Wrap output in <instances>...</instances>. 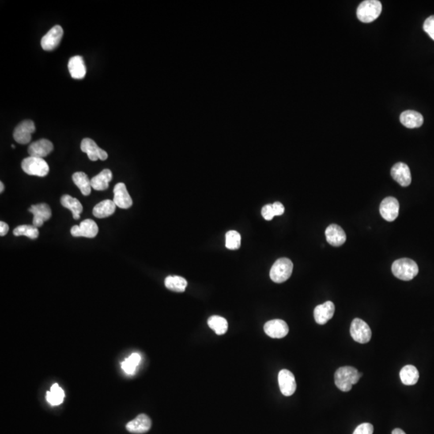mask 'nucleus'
<instances>
[{"label":"nucleus","mask_w":434,"mask_h":434,"mask_svg":"<svg viewBox=\"0 0 434 434\" xmlns=\"http://www.w3.org/2000/svg\"><path fill=\"white\" fill-rule=\"evenodd\" d=\"M165 285L170 291L182 293L186 290L187 282L186 279L179 276H168L165 279Z\"/></svg>","instance_id":"29"},{"label":"nucleus","mask_w":434,"mask_h":434,"mask_svg":"<svg viewBox=\"0 0 434 434\" xmlns=\"http://www.w3.org/2000/svg\"><path fill=\"white\" fill-rule=\"evenodd\" d=\"M73 181L77 187L80 189L82 195L87 197L90 195L92 187H91V179H88V175L84 172L79 171L73 175Z\"/></svg>","instance_id":"27"},{"label":"nucleus","mask_w":434,"mask_h":434,"mask_svg":"<svg viewBox=\"0 0 434 434\" xmlns=\"http://www.w3.org/2000/svg\"><path fill=\"white\" fill-rule=\"evenodd\" d=\"M4 191V185L3 182H0V192L3 193Z\"/></svg>","instance_id":"40"},{"label":"nucleus","mask_w":434,"mask_h":434,"mask_svg":"<svg viewBox=\"0 0 434 434\" xmlns=\"http://www.w3.org/2000/svg\"><path fill=\"white\" fill-rule=\"evenodd\" d=\"M363 375L355 367L345 366L340 367L334 373V383L340 390L344 393L349 392Z\"/></svg>","instance_id":"1"},{"label":"nucleus","mask_w":434,"mask_h":434,"mask_svg":"<svg viewBox=\"0 0 434 434\" xmlns=\"http://www.w3.org/2000/svg\"><path fill=\"white\" fill-rule=\"evenodd\" d=\"M65 398L63 389L59 387L58 383H54L50 389V392L46 393V400L52 406H57L62 404Z\"/></svg>","instance_id":"28"},{"label":"nucleus","mask_w":434,"mask_h":434,"mask_svg":"<svg viewBox=\"0 0 434 434\" xmlns=\"http://www.w3.org/2000/svg\"><path fill=\"white\" fill-rule=\"evenodd\" d=\"M69 73L73 79L81 80L84 78L86 74V67L82 57L80 56H75L72 57L69 61Z\"/></svg>","instance_id":"22"},{"label":"nucleus","mask_w":434,"mask_h":434,"mask_svg":"<svg viewBox=\"0 0 434 434\" xmlns=\"http://www.w3.org/2000/svg\"><path fill=\"white\" fill-rule=\"evenodd\" d=\"M424 32H426L429 37L434 40V16L427 18L423 25Z\"/></svg>","instance_id":"34"},{"label":"nucleus","mask_w":434,"mask_h":434,"mask_svg":"<svg viewBox=\"0 0 434 434\" xmlns=\"http://www.w3.org/2000/svg\"><path fill=\"white\" fill-rule=\"evenodd\" d=\"M382 12L381 3L378 0H365L359 5L356 15L363 23L375 21Z\"/></svg>","instance_id":"3"},{"label":"nucleus","mask_w":434,"mask_h":434,"mask_svg":"<svg viewBox=\"0 0 434 434\" xmlns=\"http://www.w3.org/2000/svg\"><path fill=\"white\" fill-rule=\"evenodd\" d=\"M399 210V202L394 197L383 199L379 206V212L382 217L389 222H393L398 217Z\"/></svg>","instance_id":"9"},{"label":"nucleus","mask_w":434,"mask_h":434,"mask_svg":"<svg viewBox=\"0 0 434 434\" xmlns=\"http://www.w3.org/2000/svg\"><path fill=\"white\" fill-rule=\"evenodd\" d=\"M278 383L281 393L285 397H291L296 391L297 384L295 375L289 370L283 369L278 374Z\"/></svg>","instance_id":"12"},{"label":"nucleus","mask_w":434,"mask_h":434,"mask_svg":"<svg viewBox=\"0 0 434 434\" xmlns=\"http://www.w3.org/2000/svg\"><path fill=\"white\" fill-rule=\"evenodd\" d=\"M401 382L405 385H414L419 379V371L417 367L413 365H406L403 367L400 372Z\"/></svg>","instance_id":"26"},{"label":"nucleus","mask_w":434,"mask_h":434,"mask_svg":"<svg viewBox=\"0 0 434 434\" xmlns=\"http://www.w3.org/2000/svg\"><path fill=\"white\" fill-rule=\"evenodd\" d=\"M294 265L291 260L285 258H280L273 264L269 276L274 282H285L291 277Z\"/></svg>","instance_id":"4"},{"label":"nucleus","mask_w":434,"mask_h":434,"mask_svg":"<svg viewBox=\"0 0 434 434\" xmlns=\"http://www.w3.org/2000/svg\"><path fill=\"white\" fill-rule=\"evenodd\" d=\"M81 149L84 153L87 154L88 159L91 161H97V160H106L108 158V154L106 151L99 148L93 140L91 138H84L81 141Z\"/></svg>","instance_id":"11"},{"label":"nucleus","mask_w":434,"mask_h":434,"mask_svg":"<svg viewBox=\"0 0 434 434\" xmlns=\"http://www.w3.org/2000/svg\"><path fill=\"white\" fill-rule=\"evenodd\" d=\"M351 335L356 342L367 344L371 338V330L367 322L360 318H355L350 328Z\"/></svg>","instance_id":"6"},{"label":"nucleus","mask_w":434,"mask_h":434,"mask_svg":"<svg viewBox=\"0 0 434 434\" xmlns=\"http://www.w3.org/2000/svg\"><path fill=\"white\" fill-rule=\"evenodd\" d=\"M113 174L109 169L103 170L101 173L91 179V187L96 191H104L109 187V183L112 180Z\"/></svg>","instance_id":"23"},{"label":"nucleus","mask_w":434,"mask_h":434,"mask_svg":"<svg viewBox=\"0 0 434 434\" xmlns=\"http://www.w3.org/2000/svg\"><path fill=\"white\" fill-rule=\"evenodd\" d=\"M9 231V226L5 222H0V236H4L8 233Z\"/></svg>","instance_id":"38"},{"label":"nucleus","mask_w":434,"mask_h":434,"mask_svg":"<svg viewBox=\"0 0 434 434\" xmlns=\"http://www.w3.org/2000/svg\"><path fill=\"white\" fill-rule=\"evenodd\" d=\"M141 357L138 353H133L122 362L121 365L123 371L128 375H134L136 368L141 362Z\"/></svg>","instance_id":"31"},{"label":"nucleus","mask_w":434,"mask_h":434,"mask_svg":"<svg viewBox=\"0 0 434 434\" xmlns=\"http://www.w3.org/2000/svg\"><path fill=\"white\" fill-rule=\"evenodd\" d=\"M392 271L397 278L402 281H411L418 274L419 268L413 260L401 258L393 262Z\"/></svg>","instance_id":"2"},{"label":"nucleus","mask_w":434,"mask_h":434,"mask_svg":"<svg viewBox=\"0 0 434 434\" xmlns=\"http://www.w3.org/2000/svg\"><path fill=\"white\" fill-rule=\"evenodd\" d=\"M15 236H25L30 239H36L39 236V230L33 225H20L13 231Z\"/></svg>","instance_id":"32"},{"label":"nucleus","mask_w":434,"mask_h":434,"mask_svg":"<svg viewBox=\"0 0 434 434\" xmlns=\"http://www.w3.org/2000/svg\"><path fill=\"white\" fill-rule=\"evenodd\" d=\"M21 167L26 174L35 176L44 177L50 172V166L41 158H25L22 162Z\"/></svg>","instance_id":"5"},{"label":"nucleus","mask_w":434,"mask_h":434,"mask_svg":"<svg viewBox=\"0 0 434 434\" xmlns=\"http://www.w3.org/2000/svg\"><path fill=\"white\" fill-rule=\"evenodd\" d=\"M61 205L65 207L73 213L74 220H79L80 215L83 211L82 205L77 199L72 197L69 195H65L61 199Z\"/></svg>","instance_id":"25"},{"label":"nucleus","mask_w":434,"mask_h":434,"mask_svg":"<svg viewBox=\"0 0 434 434\" xmlns=\"http://www.w3.org/2000/svg\"><path fill=\"white\" fill-rule=\"evenodd\" d=\"M261 214L263 216L265 220H271L275 216L272 205H265V206L262 208V210H261Z\"/></svg>","instance_id":"36"},{"label":"nucleus","mask_w":434,"mask_h":434,"mask_svg":"<svg viewBox=\"0 0 434 434\" xmlns=\"http://www.w3.org/2000/svg\"><path fill=\"white\" fill-rule=\"evenodd\" d=\"M114 202L117 207L122 209H130L133 205V201L128 192L126 185L123 183H118L114 189Z\"/></svg>","instance_id":"16"},{"label":"nucleus","mask_w":434,"mask_h":434,"mask_svg":"<svg viewBox=\"0 0 434 434\" xmlns=\"http://www.w3.org/2000/svg\"><path fill=\"white\" fill-rule=\"evenodd\" d=\"M99 233V226L90 219L83 220L80 225H74L71 228V234L75 237L93 238Z\"/></svg>","instance_id":"10"},{"label":"nucleus","mask_w":434,"mask_h":434,"mask_svg":"<svg viewBox=\"0 0 434 434\" xmlns=\"http://www.w3.org/2000/svg\"><path fill=\"white\" fill-rule=\"evenodd\" d=\"M392 434H406L405 433L402 429L401 428H395V429H393V432H392Z\"/></svg>","instance_id":"39"},{"label":"nucleus","mask_w":434,"mask_h":434,"mask_svg":"<svg viewBox=\"0 0 434 434\" xmlns=\"http://www.w3.org/2000/svg\"><path fill=\"white\" fill-rule=\"evenodd\" d=\"M116 205L114 201L106 200L99 203L92 209V214L97 218H106L114 214L116 210Z\"/></svg>","instance_id":"24"},{"label":"nucleus","mask_w":434,"mask_h":434,"mask_svg":"<svg viewBox=\"0 0 434 434\" xmlns=\"http://www.w3.org/2000/svg\"><path fill=\"white\" fill-rule=\"evenodd\" d=\"M208 324L212 330H214L215 333L218 335L225 334L228 330V322L225 318L218 315H213L210 317L208 320Z\"/></svg>","instance_id":"30"},{"label":"nucleus","mask_w":434,"mask_h":434,"mask_svg":"<svg viewBox=\"0 0 434 434\" xmlns=\"http://www.w3.org/2000/svg\"><path fill=\"white\" fill-rule=\"evenodd\" d=\"M391 175L402 187H408L412 182V175L409 166L404 163H397L391 170Z\"/></svg>","instance_id":"14"},{"label":"nucleus","mask_w":434,"mask_h":434,"mask_svg":"<svg viewBox=\"0 0 434 434\" xmlns=\"http://www.w3.org/2000/svg\"><path fill=\"white\" fill-rule=\"evenodd\" d=\"M126 429L131 433L142 434L148 432L152 428V420L148 415L140 414L134 420L128 422L126 425Z\"/></svg>","instance_id":"18"},{"label":"nucleus","mask_w":434,"mask_h":434,"mask_svg":"<svg viewBox=\"0 0 434 434\" xmlns=\"http://www.w3.org/2000/svg\"><path fill=\"white\" fill-rule=\"evenodd\" d=\"M53 151V144L52 143V141L44 138L34 141L32 144H30L28 148L29 156L41 158V159L49 156Z\"/></svg>","instance_id":"20"},{"label":"nucleus","mask_w":434,"mask_h":434,"mask_svg":"<svg viewBox=\"0 0 434 434\" xmlns=\"http://www.w3.org/2000/svg\"><path fill=\"white\" fill-rule=\"evenodd\" d=\"M325 235H326V242L334 247H340L343 246L347 240L346 233L338 224H333L329 225L326 228Z\"/></svg>","instance_id":"17"},{"label":"nucleus","mask_w":434,"mask_h":434,"mask_svg":"<svg viewBox=\"0 0 434 434\" xmlns=\"http://www.w3.org/2000/svg\"><path fill=\"white\" fill-rule=\"evenodd\" d=\"M374 427L370 423L360 424L354 431L353 434H373Z\"/></svg>","instance_id":"35"},{"label":"nucleus","mask_w":434,"mask_h":434,"mask_svg":"<svg viewBox=\"0 0 434 434\" xmlns=\"http://www.w3.org/2000/svg\"><path fill=\"white\" fill-rule=\"evenodd\" d=\"M35 131V126L32 121L25 120L20 122L15 128L13 137L16 142L20 144L29 143L32 139V134Z\"/></svg>","instance_id":"8"},{"label":"nucleus","mask_w":434,"mask_h":434,"mask_svg":"<svg viewBox=\"0 0 434 434\" xmlns=\"http://www.w3.org/2000/svg\"><path fill=\"white\" fill-rule=\"evenodd\" d=\"M401 124L405 127L414 129L420 127L424 122V118L420 113L414 110H406L401 114L400 117Z\"/></svg>","instance_id":"21"},{"label":"nucleus","mask_w":434,"mask_h":434,"mask_svg":"<svg viewBox=\"0 0 434 434\" xmlns=\"http://www.w3.org/2000/svg\"><path fill=\"white\" fill-rule=\"evenodd\" d=\"M240 242L242 239L240 233L236 231L231 230L226 233L225 246L228 250H238L240 246Z\"/></svg>","instance_id":"33"},{"label":"nucleus","mask_w":434,"mask_h":434,"mask_svg":"<svg viewBox=\"0 0 434 434\" xmlns=\"http://www.w3.org/2000/svg\"><path fill=\"white\" fill-rule=\"evenodd\" d=\"M63 28L60 25H56L43 35L41 39V47L45 51H53L56 50L63 37Z\"/></svg>","instance_id":"7"},{"label":"nucleus","mask_w":434,"mask_h":434,"mask_svg":"<svg viewBox=\"0 0 434 434\" xmlns=\"http://www.w3.org/2000/svg\"><path fill=\"white\" fill-rule=\"evenodd\" d=\"M30 212L33 214V226L39 228L43 226V223L50 220L52 216V211L50 207L47 204H39L32 205L28 209Z\"/></svg>","instance_id":"15"},{"label":"nucleus","mask_w":434,"mask_h":434,"mask_svg":"<svg viewBox=\"0 0 434 434\" xmlns=\"http://www.w3.org/2000/svg\"><path fill=\"white\" fill-rule=\"evenodd\" d=\"M334 303L327 301L322 305H318L315 307L314 311V319L318 324L324 325L330 320L332 317L334 316Z\"/></svg>","instance_id":"19"},{"label":"nucleus","mask_w":434,"mask_h":434,"mask_svg":"<svg viewBox=\"0 0 434 434\" xmlns=\"http://www.w3.org/2000/svg\"><path fill=\"white\" fill-rule=\"evenodd\" d=\"M264 330L270 338L282 339L289 333V326L285 321L273 319L265 323Z\"/></svg>","instance_id":"13"},{"label":"nucleus","mask_w":434,"mask_h":434,"mask_svg":"<svg viewBox=\"0 0 434 434\" xmlns=\"http://www.w3.org/2000/svg\"><path fill=\"white\" fill-rule=\"evenodd\" d=\"M273 212L276 216H281L285 212V207L283 206L282 204L280 202L273 203Z\"/></svg>","instance_id":"37"}]
</instances>
